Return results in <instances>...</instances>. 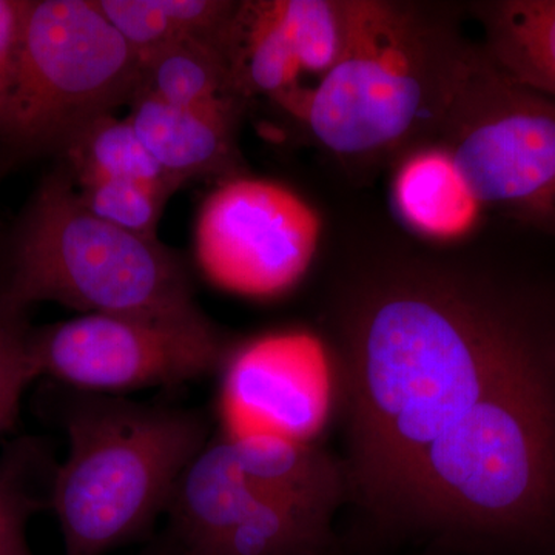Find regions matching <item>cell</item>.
Listing matches in <instances>:
<instances>
[{
  "label": "cell",
  "mask_w": 555,
  "mask_h": 555,
  "mask_svg": "<svg viewBox=\"0 0 555 555\" xmlns=\"http://www.w3.org/2000/svg\"><path fill=\"white\" fill-rule=\"evenodd\" d=\"M554 349V318L483 270L415 255L358 270L334 308L350 494L392 520L426 449Z\"/></svg>",
  "instance_id": "6da1fadb"
},
{
  "label": "cell",
  "mask_w": 555,
  "mask_h": 555,
  "mask_svg": "<svg viewBox=\"0 0 555 555\" xmlns=\"http://www.w3.org/2000/svg\"><path fill=\"white\" fill-rule=\"evenodd\" d=\"M476 51L455 7L358 0L345 54L294 116L339 159L393 160L437 139Z\"/></svg>",
  "instance_id": "7a4b0ae2"
},
{
  "label": "cell",
  "mask_w": 555,
  "mask_h": 555,
  "mask_svg": "<svg viewBox=\"0 0 555 555\" xmlns=\"http://www.w3.org/2000/svg\"><path fill=\"white\" fill-rule=\"evenodd\" d=\"M555 517V349L518 369L426 449L392 520L520 537Z\"/></svg>",
  "instance_id": "3957f363"
},
{
  "label": "cell",
  "mask_w": 555,
  "mask_h": 555,
  "mask_svg": "<svg viewBox=\"0 0 555 555\" xmlns=\"http://www.w3.org/2000/svg\"><path fill=\"white\" fill-rule=\"evenodd\" d=\"M62 426L68 452L50 509L65 555H104L145 534L210 441L207 416L196 409L93 393L73 392Z\"/></svg>",
  "instance_id": "277c9868"
},
{
  "label": "cell",
  "mask_w": 555,
  "mask_h": 555,
  "mask_svg": "<svg viewBox=\"0 0 555 555\" xmlns=\"http://www.w3.org/2000/svg\"><path fill=\"white\" fill-rule=\"evenodd\" d=\"M0 286L28 309L56 302L82 313L199 310L177 255L159 240L142 238L90 214L67 169L49 175L36 190Z\"/></svg>",
  "instance_id": "5b68a950"
},
{
  "label": "cell",
  "mask_w": 555,
  "mask_h": 555,
  "mask_svg": "<svg viewBox=\"0 0 555 555\" xmlns=\"http://www.w3.org/2000/svg\"><path fill=\"white\" fill-rule=\"evenodd\" d=\"M142 61L96 0H25L0 138L22 152L64 150L141 90Z\"/></svg>",
  "instance_id": "8992f818"
},
{
  "label": "cell",
  "mask_w": 555,
  "mask_h": 555,
  "mask_svg": "<svg viewBox=\"0 0 555 555\" xmlns=\"http://www.w3.org/2000/svg\"><path fill=\"white\" fill-rule=\"evenodd\" d=\"M437 139L485 208L555 235V102L477 47Z\"/></svg>",
  "instance_id": "52a82bcc"
},
{
  "label": "cell",
  "mask_w": 555,
  "mask_h": 555,
  "mask_svg": "<svg viewBox=\"0 0 555 555\" xmlns=\"http://www.w3.org/2000/svg\"><path fill=\"white\" fill-rule=\"evenodd\" d=\"M30 349L36 377L107 397L196 382L230 357L228 339L201 309L184 315L82 313L33 328Z\"/></svg>",
  "instance_id": "ba28073f"
},
{
  "label": "cell",
  "mask_w": 555,
  "mask_h": 555,
  "mask_svg": "<svg viewBox=\"0 0 555 555\" xmlns=\"http://www.w3.org/2000/svg\"><path fill=\"white\" fill-rule=\"evenodd\" d=\"M323 221L312 204L273 179L233 175L208 193L195 225V257L218 287L269 298L308 272Z\"/></svg>",
  "instance_id": "9c48e42d"
},
{
  "label": "cell",
  "mask_w": 555,
  "mask_h": 555,
  "mask_svg": "<svg viewBox=\"0 0 555 555\" xmlns=\"http://www.w3.org/2000/svg\"><path fill=\"white\" fill-rule=\"evenodd\" d=\"M243 102L240 96H224L182 107L138 93L127 119L179 189L192 179L240 173L235 133Z\"/></svg>",
  "instance_id": "30bf717a"
},
{
  "label": "cell",
  "mask_w": 555,
  "mask_h": 555,
  "mask_svg": "<svg viewBox=\"0 0 555 555\" xmlns=\"http://www.w3.org/2000/svg\"><path fill=\"white\" fill-rule=\"evenodd\" d=\"M393 160L390 199L411 232L436 244L459 243L476 232L486 208L440 139L414 145Z\"/></svg>",
  "instance_id": "8fae6325"
},
{
  "label": "cell",
  "mask_w": 555,
  "mask_h": 555,
  "mask_svg": "<svg viewBox=\"0 0 555 555\" xmlns=\"http://www.w3.org/2000/svg\"><path fill=\"white\" fill-rule=\"evenodd\" d=\"M228 437L236 465L257 491L332 520L349 492L345 463L295 436L255 433Z\"/></svg>",
  "instance_id": "7c38bea8"
},
{
  "label": "cell",
  "mask_w": 555,
  "mask_h": 555,
  "mask_svg": "<svg viewBox=\"0 0 555 555\" xmlns=\"http://www.w3.org/2000/svg\"><path fill=\"white\" fill-rule=\"evenodd\" d=\"M257 491L241 473L229 437L210 438L175 489L167 513L175 545L204 555L238 521Z\"/></svg>",
  "instance_id": "4fadbf2b"
},
{
  "label": "cell",
  "mask_w": 555,
  "mask_h": 555,
  "mask_svg": "<svg viewBox=\"0 0 555 555\" xmlns=\"http://www.w3.org/2000/svg\"><path fill=\"white\" fill-rule=\"evenodd\" d=\"M469 10L503 75L555 102V0H488Z\"/></svg>",
  "instance_id": "5bb4252c"
},
{
  "label": "cell",
  "mask_w": 555,
  "mask_h": 555,
  "mask_svg": "<svg viewBox=\"0 0 555 555\" xmlns=\"http://www.w3.org/2000/svg\"><path fill=\"white\" fill-rule=\"evenodd\" d=\"M141 61L139 93L152 94L167 104L189 107L219 98L240 96L233 83L229 53L215 43L181 39Z\"/></svg>",
  "instance_id": "9a60e30c"
},
{
  "label": "cell",
  "mask_w": 555,
  "mask_h": 555,
  "mask_svg": "<svg viewBox=\"0 0 555 555\" xmlns=\"http://www.w3.org/2000/svg\"><path fill=\"white\" fill-rule=\"evenodd\" d=\"M76 185L126 179L177 192V185L142 144L129 119L104 115L91 120L62 150Z\"/></svg>",
  "instance_id": "2e32d148"
},
{
  "label": "cell",
  "mask_w": 555,
  "mask_h": 555,
  "mask_svg": "<svg viewBox=\"0 0 555 555\" xmlns=\"http://www.w3.org/2000/svg\"><path fill=\"white\" fill-rule=\"evenodd\" d=\"M328 528L331 520L257 491L238 521L204 555H318Z\"/></svg>",
  "instance_id": "e0dca14e"
},
{
  "label": "cell",
  "mask_w": 555,
  "mask_h": 555,
  "mask_svg": "<svg viewBox=\"0 0 555 555\" xmlns=\"http://www.w3.org/2000/svg\"><path fill=\"white\" fill-rule=\"evenodd\" d=\"M60 463L49 441L24 436L9 441L0 454V531L27 526L51 507V491Z\"/></svg>",
  "instance_id": "ac0fdd59"
},
{
  "label": "cell",
  "mask_w": 555,
  "mask_h": 555,
  "mask_svg": "<svg viewBox=\"0 0 555 555\" xmlns=\"http://www.w3.org/2000/svg\"><path fill=\"white\" fill-rule=\"evenodd\" d=\"M76 189L80 203L94 217L147 240H158L160 215L173 195L158 185L126 179H102Z\"/></svg>",
  "instance_id": "d6986e66"
},
{
  "label": "cell",
  "mask_w": 555,
  "mask_h": 555,
  "mask_svg": "<svg viewBox=\"0 0 555 555\" xmlns=\"http://www.w3.org/2000/svg\"><path fill=\"white\" fill-rule=\"evenodd\" d=\"M31 334L28 308L0 286V438L16 433L22 397L38 378L31 360Z\"/></svg>",
  "instance_id": "ffe728a7"
},
{
  "label": "cell",
  "mask_w": 555,
  "mask_h": 555,
  "mask_svg": "<svg viewBox=\"0 0 555 555\" xmlns=\"http://www.w3.org/2000/svg\"><path fill=\"white\" fill-rule=\"evenodd\" d=\"M98 5L141 60L184 39L166 0H100Z\"/></svg>",
  "instance_id": "44dd1931"
},
{
  "label": "cell",
  "mask_w": 555,
  "mask_h": 555,
  "mask_svg": "<svg viewBox=\"0 0 555 555\" xmlns=\"http://www.w3.org/2000/svg\"><path fill=\"white\" fill-rule=\"evenodd\" d=\"M25 0H0V124L9 104L16 68Z\"/></svg>",
  "instance_id": "7402d4cb"
},
{
  "label": "cell",
  "mask_w": 555,
  "mask_h": 555,
  "mask_svg": "<svg viewBox=\"0 0 555 555\" xmlns=\"http://www.w3.org/2000/svg\"><path fill=\"white\" fill-rule=\"evenodd\" d=\"M0 555H35L27 539V526L0 531Z\"/></svg>",
  "instance_id": "603a6c76"
},
{
  "label": "cell",
  "mask_w": 555,
  "mask_h": 555,
  "mask_svg": "<svg viewBox=\"0 0 555 555\" xmlns=\"http://www.w3.org/2000/svg\"><path fill=\"white\" fill-rule=\"evenodd\" d=\"M155 555H185L184 553H182L181 550H179V547L177 545H171V547H169V550H164V551H160V553L158 554H155Z\"/></svg>",
  "instance_id": "cb8c5ba5"
}]
</instances>
